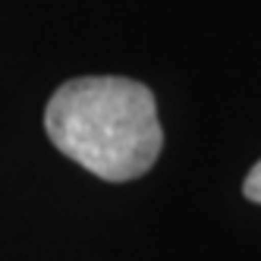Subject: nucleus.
Returning a JSON list of instances; mask_svg holds the SVG:
<instances>
[{"label":"nucleus","mask_w":261,"mask_h":261,"mask_svg":"<svg viewBox=\"0 0 261 261\" xmlns=\"http://www.w3.org/2000/svg\"><path fill=\"white\" fill-rule=\"evenodd\" d=\"M44 129L60 154L107 182L139 179L164 148L151 88L126 76L63 82L47 101Z\"/></svg>","instance_id":"f257e3e1"},{"label":"nucleus","mask_w":261,"mask_h":261,"mask_svg":"<svg viewBox=\"0 0 261 261\" xmlns=\"http://www.w3.org/2000/svg\"><path fill=\"white\" fill-rule=\"evenodd\" d=\"M242 195H246L249 201H255V204H261V161L249 170L246 182H242Z\"/></svg>","instance_id":"f03ea898"}]
</instances>
